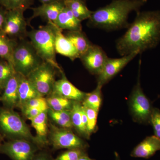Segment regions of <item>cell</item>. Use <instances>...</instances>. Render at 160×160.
<instances>
[{"label":"cell","mask_w":160,"mask_h":160,"mask_svg":"<svg viewBox=\"0 0 160 160\" xmlns=\"http://www.w3.org/2000/svg\"><path fill=\"white\" fill-rule=\"evenodd\" d=\"M0 100H1V97H0Z\"/></svg>","instance_id":"cell-41"},{"label":"cell","mask_w":160,"mask_h":160,"mask_svg":"<svg viewBox=\"0 0 160 160\" xmlns=\"http://www.w3.org/2000/svg\"><path fill=\"white\" fill-rule=\"evenodd\" d=\"M160 151V140L154 135L146 137L131 152V157L148 159Z\"/></svg>","instance_id":"cell-16"},{"label":"cell","mask_w":160,"mask_h":160,"mask_svg":"<svg viewBox=\"0 0 160 160\" xmlns=\"http://www.w3.org/2000/svg\"><path fill=\"white\" fill-rule=\"evenodd\" d=\"M139 53L138 51H135L118 58H108L102 71L98 75V84L104 86Z\"/></svg>","instance_id":"cell-11"},{"label":"cell","mask_w":160,"mask_h":160,"mask_svg":"<svg viewBox=\"0 0 160 160\" xmlns=\"http://www.w3.org/2000/svg\"><path fill=\"white\" fill-rule=\"evenodd\" d=\"M108 58L106 52L100 46L92 44L80 59L90 73L98 76L102 71Z\"/></svg>","instance_id":"cell-12"},{"label":"cell","mask_w":160,"mask_h":160,"mask_svg":"<svg viewBox=\"0 0 160 160\" xmlns=\"http://www.w3.org/2000/svg\"><path fill=\"white\" fill-rule=\"evenodd\" d=\"M81 22L75 17L70 10L65 7L59 14L55 25L62 30L81 31Z\"/></svg>","instance_id":"cell-21"},{"label":"cell","mask_w":160,"mask_h":160,"mask_svg":"<svg viewBox=\"0 0 160 160\" xmlns=\"http://www.w3.org/2000/svg\"><path fill=\"white\" fill-rule=\"evenodd\" d=\"M84 107L87 118V133L89 138L92 133L94 132L96 129L98 112L91 108Z\"/></svg>","instance_id":"cell-30"},{"label":"cell","mask_w":160,"mask_h":160,"mask_svg":"<svg viewBox=\"0 0 160 160\" xmlns=\"http://www.w3.org/2000/svg\"><path fill=\"white\" fill-rule=\"evenodd\" d=\"M86 154L85 149H68L59 155L54 160H78L80 158Z\"/></svg>","instance_id":"cell-31"},{"label":"cell","mask_w":160,"mask_h":160,"mask_svg":"<svg viewBox=\"0 0 160 160\" xmlns=\"http://www.w3.org/2000/svg\"><path fill=\"white\" fill-rule=\"evenodd\" d=\"M33 3V0H0V6L6 10L14 9L26 10Z\"/></svg>","instance_id":"cell-28"},{"label":"cell","mask_w":160,"mask_h":160,"mask_svg":"<svg viewBox=\"0 0 160 160\" xmlns=\"http://www.w3.org/2000/svg\"><path fill=\"white\" fill-rule=\"evenodd\" d=\"M17 44L14 40L10 39L2 32L0 31V57L12 66V56Z\"/></svg>","instance_id":"cell-24"},{"label":"cell","mask_w":160,"mask_h":160,"mask_svg":"<svg viewBox=\"0 0 160 160\" xmlns=\"http://www.w3.org/2000/svg\"><path fill=\"white\" fill-rule=\"evenodd\" d=\"M127 29L116 42L121 56L155 48L160 42V11L138 12L134 21Z\"/></svg>","instance_id":"cell-1"},{"label":"cell","mask_w":160,"mask_h":160,"mask_svg":"<svg viewBox=\"0 0 160 160\" xmlns=\"http://www.w3.org/2000/svg\"><path fill=\"white\" fill-rule=\"evenodd\" d=\"M78 160H94L90 158L88 156L87 154L83 156L81 158L79 159Z\"/></svg>","instance_id":"cell-38"},{"label":"cell","mask_w":160,"mask_h":160,"mask_svg":"<svg viewBox=\"0 0 160 160\" xmlns=\"http://www.w3.org/2000/svg\"><path fill=\"white\" fill-rule=\"evenodd\" d=\"M20 74L15 72L4 88L1 100L5 108L13 109L18 107V85Z\"/></svg>","instance_id":"cell-15"},{"label":"cell","mask_w":160,"mask_h":160,"mask_svg":"<svg viewBox=\"0 0 160 160\" xmlns=\"http://www.w3.org/2000/svg\"><path fill=\"white\" fill-rule=\"evenodd\" d=\"M0 132L9 140L23 139L38 145L36 138L32 134L29 126L12 109L0 108Z\"/></svg>","instance_id":"cell-4"},{"label":"cell","mask_w":160,"mask_h":160,"mask_svg":"<svg viewBox=\"0 0 160 160\" xmlns=\"http://www.w3.org/2000/svg\"><path fill=\"white\" fill-rule=\"evenodd\" d=\"M32 160H54L51 155L46 151L37 152Z\"/></svg>","instance_id":"cell-35"},{"label":"cell","mask_w":160,"mask_h":160,"mask_svg":"<svg viewBox=\"0 0 160 160\" xmlns=\"http://www.w3.org/2000/svg\"><path fill=\"white\" fill-rule=\"evenodd\" d=\"M63 2L65 7L80 22L88 19L91 16L92 11L87 8L85 0H65Z\"/></svg>","instance_id":"cell-23"},{"label":"cell","mask_w":160,"mask_h":160,"mask_svg":"<svg viewBox=\"0 0 160 160\" xmlns=\"http://www.w3.org/2000/svg\"><path fill=\"white\" fill-rule=\"evenodd\" d=\"M63 1H65V0H63Z\"/></svg>","instance_id":"cell-42"},{"label":"cell","mask_w":160,"mask_h":160,"mask_svg":"<svg viewBox=\"0 0 160 160\" xmlns=\"http://www.w3.org/2000/svg\"><path fill=\"white\" fill-rule=\"evenodd\" d=\"M16 72L13 66L7 61L0 62V89H4L6 83Z\"/></svg>","instance_id":"cell-29"},{"label":"cell","mask_w":160,"mask_h":160,"mask_svg":"<svg viewBox=\"0 0 160 160\" xmlns=\"http://www.w3.org/2000/svg\"><path fill=\"white\" fill-rule=\"evenodd\" d=\"M115 156L116 160H121L119 155L118 152H115Z\"/></svg>","instance_id":"cell-39"},{"label":"cell","mask_w":160,"mask_h":160,"mask_svg":"<svg viewBox=\"0 0 160 160\" xmlns=\"http://www.w3.org/2000/svg\"><path fill=\"white\" fill-rule=\"evenodd\" d=\"M6 11V9H4L2 6H0V31H2L4 22H5V17Z\"/></svg>","instance_id":"cell-36"},{"label":"cell","mask_w":160,"mask_h":160,"mask_svg":"<svg viewBox=\"0 0 160 160\" xmlns=\"http://www.w3.org/2000/svg\"><path fill=\"white\" fill-rule=\"evenodd\" d=\"M22 9H14L6 11L5 22L2 32L7 36L22 37L26 33L27 23Z\"/></svg>","instance_id":"cell-10"},{"label":"cell","mask_w":160,"mask_h":160,"mask_svg":"<svg viewBox=\"0 0 160 160\" xmlns=\"http://www.w3.org/2000/svg\"><path fill=\"white\" fill-rule=\"evenodd\" d=\"M138 77L137 83L133 88L129 98V109L135 122L148 125L150 124L153 107L141 87L140 73Z\"/></svg>","instance_id":"cell-6"},{"label":"cell","mask_w":160,"mask_h":160,"mask_svg":"<svg viewBox=\"0 0 160 160\" xmlns=\"http://www.w3.org/2000/svg\"><path fill=\"white\" fill-rule=\"evenodd\" d=\"M49 96L46 100L49 109L54 111L71 110L74 101L55 95Z\"/></svg>","instance_id":"cell-27"},{"label":"cell","mask_w":160,"mask_h":160,"mask_svg":"<svg viewBox=\"0 0 160 160\" xmlns=\"http://www.w3.org/2000/svg\"><path fill=\"white\" fill-rule=\"evenodd\" d=\"M49 142L55 150L66 149L86 150L89 145L70 129L58 128L50 124Z\"/></svg>","instance_id":"cell-7"},{"label":"cell","mask_w":160,"mask_h":160,"mask_svg":"<svg viewBox=\"0 0 160 160\" xmlns=\"http://www.w3.org/2000/svg\"><path fill=\"white\" fill-rule=\"evenodd\" d=\"M18 108H22L27 102L34 98L42 97L33 84L26 76L20 74L18 85Z\"/></svg>","instance_id":"cell-20"},{"label":"cell","mask_w":160,"mask_h":160,"mask_svg":"<svg viewBox=\"0 0 160 160\" xmlns=\"http://www.w3.org/2000/svg\"><path fill=\"white\" fill-rule=\"evenodd\" d=\"M44 62L30 42L17 44L12 56V65L18 73L27 77Z\"/></svg>","instance_id":"cell-5"},{"label":"cell","mask_w":160,"mask_h":160,"mask_svg":"<svg viewBox=\"0 0 160 160\" xmlns=\"http://www.w3.org/2000/svg\"><path fill=\"white\" fill-rule=\"evenodd\" d=\"M72 123L78 133L83 137L89 139L87 133V118L85 107L82 102H73L71 109Z\"/></svg>","instance_id":"cell-17"},{"label":"cell","mask_w":160,"mask_h":160,"mask_svg":"<svg viewBox=\"0 0 160 160\" xmlns=\"http://www.w3.org/2000/svg\"><path fill=\"white\" fill-rule=\"evenodd\" d=\"M48 110L43 112L39 115L30 120L31 125L36 132L38 145L42 149L46 147L48 143Z\"/></svg>","instance_id":"cell-18"},{"label":"cell","mask_w":160,"mask_h":160,"mask_svg":"<svg viewBox=\"0 0 160 160\" xmlns=\"http://www.w3.org/2000/svg\"><path fill=\"white\" fill-rule=\"evenodd\" d=\"M48 109L42 108H26L22 109V111L24 116L26 118L31 120L36 117L43 112L46 111Z\"/></svg>","instance_id":"cell-34"},{"label":"cell","mask_w":160,"mask_h":160,"mask_svg":"<svg viewBox=\"0 0 160 160\" xmlns=\"http://www.w3.org/2000/svg\"><path fill=\"white\" fill-rule=\"evenodd\" d=\"M62 31L56 26L55 39L56 52L69 58L72 61L79 58L74 46L65 34H63Z\"/></svg>","instance_id":"cell-19"},{"label":"cell","mask_w":160,"mask_h":160,"mask_svg":"<svg viewBox=\"0 0 160 160\" xmlns=\"http://www.w3.org/2000/svg\"><path fill=\"white\" fill-rule=\"evenodd\" d=\"M61 73L62 78L55 81L50 94L62 97L74 102H82L87 93L81 91L70 82L63 72Z\"/></svg>","instance_id":"cell-13"},{"label":"cell","mask_w":160,"mask_h":160,"mask_svg":"<svg viewBox=\"0 0 160 160\" xmlns=\"http://www.w3.org/2000/svg\"><path fill=\"white\" fill-rule=\"evenodd\" d=\"M48 117L61 128L71 129L73 128L71 121V110L54 111L48 109Z\"/></svg>","instance_id":"cell-25"},{"label":"cell","mask_w":160,"mask_h":160,"mask_svg":"<svg viewBox=\"0 0 160 160\" xmlns=\"http://www.w3.org/2000/svg\"><path fill=\"white\" fill-rule=\"evenodd\" d=\"M147 0H113L104 7L92 11L88 25L92 27L113 31L127 28L128 19L132 11H139Z\"/></svg>","instance_id":"cell-2"},{"label":"cell","mask_w":160,"mask_h":160,"mask_svg":"<svg viewBox=\"0 0 160 160\" xmlns=\"http://www.w3.org/2000/svg\"><path fill=\"white\" fill-rule=\"evenodd\" d=\"M32 108L49 109L46 98L43 97H39L32 99L27 102L21 109L22 110V109H26V108Z\"/></svg>","instance_id":"cell-33"},{"label":"cell","mask_w":160,"mask_h":160,"mask_svg":"<svg viewBox=\"0 0 160 160\" xmlns=\"http://www.w3.org/2000/svg\"><path fill=\"white\" fill-rule=\"evenodd\" d=\"M55 24H48L33 29L27 33L30 42L44 62L50 63L61 73L63 72L57 62L55 49L56 28Z\"/></svg>","instance_id":"cell-3"},{"label":"cell","mask_w":160,"mask_h":160,"mask_svg":"<svg viewBox=\"0 0 160 160\" xmlns=\"http://www.w3.org/2000/svg\"><path fill=\"white\" fill-rule=\"evenodd\" d=\"M2 142H1V139H0V147H1V145H2Z\"/></svg>","instance_id":"cell-40"},{"label":"cell","mask_w":160,"mask_h":160,"mask_svg":"<svg viewBox=\"0 0 160 160\" xmlns=\"http://www.w3.org/2000/svg\"><path fill=\"white\" fill-rule=\"evenodd\" d=\"M65 7L63 0L42 4L37 7L31 8L33 15L31 19L40 17L47 21L48 24H55L59 14Z\"/></svg>","instance_id":"cell-14"},{"label":"cell","mask_w":160,"mask_h":160,"mask_svg":"<svg viewBox=\"0 0 160 160\" xmlns=\"http://www.w3.org/2000/svg\"><path fill=\"white\" fill-rule=\"evenodd\" d=\"M65 35L74 46L79 58L88 51L92 45L82 30L68 31Z\"/></svg>","instance_id":"cell-22"},{"label":"cell","mask_w":160,"mask_h":160,"mask_svg":"<svg viewBox=\"0 0 160 160\" xmlns=\"http://www.w3.org/2000/svg\"><path fill=\"white\" fill-rule=\"evenodd\" d=\"M56 69L50 63L44 62L27 76L43 97L49 95L52 92L56 81Z\"/></svg>","instance_id":"cell-9"},{"label":"cell","mask_w":160,"mask_h":160,"mask_svg":"<svg viewBox=\"0 0 160 160\" xmlns=\"http://www.w3.org/2000/svg\"><path fill=\"white\" fill-rule=\"evenodd\" d=\"M150 124L153 128L155 136L160 140V110L158 108H153Z\"/></svg>","instance_id":"cell-32"},{"label":"cell","mask_w":160,"mask_h":160,"mask_svg":"<svg viewBox=\"0 0 160 160\" xmlns=\"http://www.w3.org/2000/svg\"><path fill=\"white\" fill-rule=\"evenodd\" d=\"M40 147L36 143L23 139L9 140L2 143L0 153L12 160H32Z\"/></svg>","instance_id":"cell-8"},{"label":"cell","mask_w":160,"mask_h":160,"mask_svg":"<svg viewBox=\"0 0 160 160\" xmlns=\"http://www.w3.org/2000/svg\"><path fill=\"white\" fill-rule=\"evenodd\" d=\"M42 4H47V3H49L53 2H56V1H59V0H38Z\"/></svg>","instance_id":"cell-37"},{"label":"cell","mask_w":160,"mask_h":160,"mask_svg":"<svg viewBox=\"0 0 160 160\" xmlns=\"http://www.w3.org/2000/svg\"><path fill=\"white\" fill-rule=\"evenodd\" d=\"M103 86L97 84L96 89L90 93H87L82 104L84 107L91 108L99 112L102 104V89Z\"/></svg>","instance_id":"cell-26"}]
</instances>
